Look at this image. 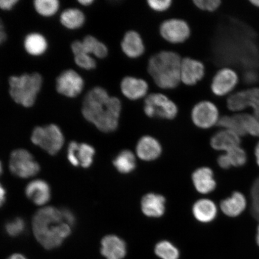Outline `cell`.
<instances>
[{
	"instance_id": "cell-1",
	"label": "cell",
	"mask_w": 259,
	"mask_h": 259,
	"mask_svg": "<svg viewBox=\"0 0 259 259\" xmlns=\"http://www.w3.org/2000/svg\"><path fill=\"white\" fill-rule=\"evenodd\" d=\"M122 103L111 96L102 87H95L84 97L82 114L87 121L103 133H111L118 128L122 112Z\"/></svg>"
},
{
	"instance_id": "cell-2",
	"label": "cell",
	"mask_w": 259,
	"mask_h": 259,
	"mask_svg": "<svg viewBox=\"0 0 259 259\" xmlns=\"http://www.w3.org/2000/svg\"><path fill=\"white\" fill-rule=\"evenodd\" d=\"M32 229L37 241L47 250L60 247L71 234V227L64 222L61 210L53 206L35 213Z\"/></svg>"
},
{
	"instance_id": "cell-3",
	"label": "cell",
	"mask_w": 259,
	"mask_h": 259,
	"mask_svg": "<svg viewBox=\"0 0 259 259\" xmlns=\"http://www.w3.org/2000/svg\"><path fill=\"white\" fill-rule=\"evenodd\" d=\"M182 58L176 52L161 51L151 57L147 70L158 88L171 90L181 83V65Z\"/></svg>"
},
{
	"instance_id": "cell-4",
	"label": "cell",
	"mask_w": 259,
	"mask_h": 259,
	"mask_svg": "<svg viewBox=\"0 0 259 259\" xmlns=\"http://www.w3.org/2000/svg\"><path fill=\"white\" fill-rule=\"evenodd\" d=\"M39 73H24L9 77V95L16 104L26 108L33 106L43 85Z\"/></svg>"
},
{
	"instance_id": "cell-5",
	"label": "cell",
	"mask_w": 259,
	"mask_h": 259,
	"mask_svg": "<svg viewBox=\"0 0 259 259\" xmlns=\"http://www.w3.org/2000/svg\"><path fill=\"white\" fill-rule=\"evenodd\" d=\"M178 107L169 97L161 93H153L144 99V112L149 118L173 120L178 114Z\"/></svg>"
},
{
	"instance_id": "cell-6",
	"label": "cell",
	"mask_w": 259,
	"mask_h": 259,
	"mask_svg": "<svg viewBox=\"0 0 259 259\" xmlns=\"http://www.w3.org/2000/svg\"><path fill=\"white\" fill-rule=\"evenodd\" d=\"M32 143L38 146L51 155H56L63 147L64 138L58 125L51 124L44 127L38 126L32 131Z\"/></svg>"
},
{
	"instance_id": "cell-7",
	"label": "cell",
	"mask_w": 259,
	"mask_h": 259,
	"mask_svg": "<svg viewBox=\"0 0 259 259\" xmlns=\"http://www.w3.org/2000/svg\"><path fill=\"white\" fill-rule=\"evenodd\" d=\"M160 36L167 43L184 44L190 37L192 30L189 23L183 19L173 18L161 22L159 27Z\"/></svg>"
},
{
	"instance_id": "cell-8",
	"label": "cell",
	"mask_w": 259,
	"mask_h": 259,
	"mask_svg": "<svg viewBox=\"0 0 259 259\" xmlns=\"http://www.w3.org/2000/svg\"><path fill=\"white\" fill-rule=\"evenodd\" d=\"M9 167L12 174L22 178L34 177L40 170L39 164L34 160L32 154L23 149L12 152Z\"/></svg>"
},
{
	"instance_id": "cell-9",
	"label": "cell",
	"mask_w": 259,
	"mask_h": 259,
	"mask_svg": "<svg viewBox=\"0 0 259 259\" xmlns=\"http://www.w3.org/2000/svg\"><path fill=\"white\" fill-rule=\"evenodd\" d=\"M191 118L197 127L208 129L218 124L220 118L219 109L214 103L209 100H202L193 107Z\"/></svg>"
},
{
	"instance_id": "cell-10",
	"label": "cell",
	"mask_w": 259,
	"mask_h": 259,
	"mask_svg": "<svg viewBox=\"0 0 259 259\" xmlns=\"http://www.w3.org/2000/svg\"><path fill=\"white\" fill-rule=\"evenodd\" d=\"M85 82L83 77L73 69L63 71L56 79V90L60 95L73 99L83 92Z\"/></svg>"
},
{
	"instance_id": "cell-11",
	"label": "cell",
	"mask_w": 259,
	"mask_h": 259,
	"mask_svg": "<svg viewBox=\"0 0 259 259\" xmlns=\"http://www.w3.org/2000/svg\"><path fill=\"white\" fill-rule=\"evenodd\" d=\"M205 74V65L191 57L182 58L181 65V83L189 87L196 85Z\"/></svg>"
},
{
	"instance_id": "cell-12",
	"label": "cell",
	"mask_w": 259,
	"mask_h": 259,
	"mask_svg": "<svg viewBox=\"0 0 259 259\" xmlns=\"http://www.w3.org/2000/svg\"><path fill=\"white\" fill-rule=\"evenodd\" d=\"M238 82V74L234 70L230 68H223L213 76L210 89L216 96H225L234 90Z\"/></svg>"
},
{
	"instance_id": "cell-13",
	"label": "cell",
	"mask_w": 259,
	"mask_h": 259,
	"mask_svg": "<svg viewBox=\"0 0 259 259\" xmlns=\"http://www.w3.org/2000/svg\"><path fill=\"white\" fill-rule=\"evenodd\" d=\"M150 86L147 81L133 76L123 77L120 83V91L126 99L131 101L145 99L149 95Z\"/></svg>"
},
{
	"instance_id": "cell-14",
	"label": "cell",
	"mask_w": 259,
	"mask_h": 259,
	"mask_svg": "<svg viewBox=\"0 0 259 259\" xmlns=\"http://www.w3.org/2000/svg\"><path fill=\"white\" fill-rule=\"evenodd\" d=\"M95 150L92 145L71 142L68 147L67 158L74 166L88 168L92 166Z\"/></svg>"
},
{
	"instance_id": "cell-15",
	"label": "cell",
	"mask_w": 259,
	"mask_h": 259,
	"mask_svg": "<svg viewBox=\"0 0 259 259\" xmlns=\"http://www.w3.org/2000/svg\"><path fill=\"white\" fill-rule=\"evenodd\" d=\"M72 53L82 51L99 59H104L108 56V47L93 35H88L82 40H75L71 44Z\"/></svg>"
},
{
	"instance_id": "cell-16",
	"label": "cell",
	"mask_w": 259,
	"mask_h": 259,
	"mask_svg": "<svg viewBox=\"0 0 259 259\" xmlns=\"http://www.w3.org/2000/svg\"><path fill=\"white\" fill-rule=\"evenodd\" d=\"M120 46L123 54L131 59H137L145 53L143 38L139 32L134 30L125 32L123 35Z\"/></svg>"
},
{
	"instance_id": "cell-17",
	"label": "cell",
	"mask_w": 259,
	"mask_h": 259,
	"mask_svg": "<svg viewBox=\"0 0 259 259\" xmlns=\"http://www.w3.org/2000/svg\"><path fill=\"white\" fill-rule=\"evenodd\" d=\"M25 194L35 205H44L50 201L51 188L46 181L36 180L31 181L26 187Z\"/></svg>"
},
{
	"instance_id": "cell-18",
	"label": "cell",
	"mask_w": 259,
	"mask_h": 259,
	"mask_svg": "<svg viewBox=\"0 0 259 259\" xmlns=\"http://www.w3.org/2000/svg\"><path fill=\"white\" fill-rule=\"evenodd\" d=\"M137 153L142 160L153 161L160 156L161 146L156 139L146 135L139 139L137 146Z\"/></svg>"
},
{
	"instance_id": "cell-19",
	"label": "cell",
	"mask_w": 259,
	"mask_h": 259,
	"mask_svg": "<svg viewBox=\"0 0 259 259\" xmlns=\"http://www.w3.org/2000/svg\"><path fill=\"white\" fill-rule=\"evenodd\" d=\"M101 253L106 259H122L126 254L124 241L116 235H108L102 239Z\"/></svg>"
},
{
	"instance_id": "cell-20",
	"label": "cell",
	"mask_w": 259,
	"mask_h": 259,
	"mask_svg": "<svg viewBox=\"0 0 259 259\" xmlns=\"http://www.w3.org/2000/svg\"><path fill=\"white\" fill-rule=\"evenodd\" d=\"M241 137L235 133L223 129L213 136L210 139V145L217 151L225 153L241 145Z\"/></svg>"
},
{
	"instance_id": "cell-21",
	"label": "cell",
	"mask_w": 259,
	"mask_h": 259,
	"mask_svg": "<svg viewBox=\"0 0 259 259\" xmlns=\"http://www.w3.org/2000/svg\"><path fill=\"white\" fill-rule=\"evenodd\" d=\"M192 180L194 187L201 194L211 193L217 186L213 171L209 167H200L197 169L193 174Z\"/></svg>"
},
{
	"instance_id": "cell-22",
	"label": "cell",
	"mask_w": 259,
	"mask_h": 259,
	"mask_svg": "<svg viewBox=\"0 0 259 259\" xmlns=\"http://www.w3.org/2000/svg\"><path fill=\"white\" fill-rule=\"evenodd\" d=\"M165 203L166 200L163 196L155 193H148L142 199V212L149 218H160L164 214Z\"/></svg>"
},
{
	"instance_id": "cell-23",
	"label": "cell",
	"mask_w": 259,
	"mask_h": 259,
	"mask_svg": "<svg viewBox=\"0 0 259 259\" xmlns=\"http://www.w3.org/2000/svg\"><path fill=\"white\" fill-rule=\"evenodd\" d=\"M247 206V200L241 192H235L231 197L223 200L220 203L222 212L229 218H236L244 211Z\"/></svg>"
},
{
	"instance_id": "cell-24",
	"label": "cell",
	"mask_w": 259,
	"mask_h": 259,
	"mask_svg": "<svg viewBox=\"0 0 259 259\" xmlns=\"http://www.w3.org/2000/svg\"><path fill=\"white\" fill-rule=\"evenodd\" d=\"M26 53L32 57H40L46 53L48 43L46 37L38 32H31L26 35L24 40Z\"/></svg>"
},
{
	"instance_id": "cell-25",
	"label": "cell",
	"mask_w": 259,
	"mask_h": 259,
	"mask_svg": "<svg viewBox=\"0 0 259 259\" xmlns=\"http://www.w3.org/2000/svg\"><path fill=\"white\" fill-rule=\"evenodd\" d=\"M194 218L199 222L208 223L213 221L218 214V208L214 202L209 199L198 200L193 207Z\"/></svg>"
},
{
	"instance_id": "cell-26",
	"label": "cell",
	"mask_w": 259,
	"mask_h": 259,
	"mask_svg": "<svg viewBox=\"0 0 259 259\" xmlns=\"http://www.w3.org/2000/svg\"><path fill=\"white\" fill-rule=\"evenodd\" d=\"M85 15L77 8L64 10L60 16V21L64 28L70 30H78L85 24Z\"/></svg>"
},
{
	"instance_id": "cell-27",
	"label": "cell",
	"mask_w": 259,
	"mask_h": 259,
	"mask_svg": "<svg viewBox=\"0 0 259 259\" xmlns=\"http://www.w3.org/2000/svg\"><path fill=\"white\" fill-rule=\"evenodd\" d=\"M136 158L134 153L129 150L121 152L113 161L116 169L121 174H129L136 167Z\"/></svg>"
},
{
	"instance_id": "cell-28",
	"label": "cell",
	"mask_w": 259,
	"mask_h": 259,
	"mask_svg": "<svg viewBox=\"0 0 259 259\" xmlns=\"http://www.w3.org/2000/svg\"><path fill=\"white\" fill-rule=\"evenodd\" d=\"M218 125L223 129L235 133L240 137L246 135L243 127L241 114L223 116L220 118Z\"/></svg>"
},
{
	"instance_id": "cell-29",
	"label": "cell",
	"mask_w": 259,
	"mask_h": 259,
	"mask_svg": "<svg viewBox=\"0 0 259 259\" xmlns=\"http://www.w3.org/2000/svg\"><path fill=\"white\" fill-rule=\"evenodd\" d=\"M33 6L38 15L45 18H50L59 11L60 3L58 0H35Z\"/></svg>"
},
{
	"instance_id": "cell-30",
	"label": "cell",
	"mask_w": 259,
	"mask_h": 259,
	"mask_svg": "<svg viewBox=\"0 0 259 259\" xmlns=\"http://www.w3.org/2000/svg\"><path fill=\"white\" fill-rule=\"evenodd\" d=\"M155 252L161 259H178L180 255L178 248L167 241L158 242L155 246Z\"/></svg>"
},
{
	"instance_id": "cell-31",
	"label": "cell",
	"mask_w": 259,
	"mask_h": 259,
	"mask_svg": "<svg viewBox=\"0 0 259 259\" xmlns=\"http://www.w3.org/2000/svg\"><path fill=\"white\" fill-rule=\"evenodd\" d=\"M241 116L246 135L259 138V113L241 114Z\"/></svg>"
},
{
	"instance_id": "cell-32",
	"label": "cell",
	"mask_w": 259,
	"mask_h": 259,
	"mask_svg": "<svg viewBox=\"0 0 259 259\" xmlns=\"http://www.w3.org/2000/svg\"><path fill=\"white\" fill-rule=\"evenodd\" d=\"M227 106L232 111L239 112L247 108V97L245 91L239 92L229 97L227 100Z\"/></svg>"
},
{
	"instance_id": "cell-33",
	"label": "cell",
	"mask_w": 259,
	"mask_h": 259,
	"mask_svg": "<svg viewBox=\"0 0 259 259\" xmlns=\"http://www.w3.org/2000/svg\"><path fill=\"white\" fill-rule=\"evenodd\" d=\"M228 157L231 167H241L247 163V155L240 146L232 149L225 153Z\"/></svg>"
},
{
	"instance_id": "cell-34",
	"label": "cell",
	"mask_w": 259,
	"mask_h": 259,
	"mask_svg": "<svg viewBox=\"0 0 259 259\" xmlns=\"http://www.w3.org/2000/svg\"><path fill=\"white\" fill-rule=\"evenodd\" d=\"M74 55V63L76 66L85 70H92L97 67L95 58L82 51L76 52Z\"/></svg>"
},
{
	"instance_id": "cell-35",
	"label": "cell",
	"mask_w": 259,
	"mask_h": 259,
	"mask_svg": "<svg viewBox=\"0 0 259 259\" xmlns=\"http://www.w3.org/2000/svg\"><path fill=\"white\" fill-rule=\"evenodd\" d=\"M250 201L251 215L259 222V177L254 180L251 187Z\"/></svg>"
},
{
	"instance_id": "cell-36",
	"label": "cell",
	"mask_w": 259,
	"mask_h": 259,
	"mask_svg": "<svg viewBox=\"0 0 259 259\" xmlns=\"http://www.w3.org/2000/svg\"><path fill=\"white\" fill-rule=\"evenodd\" d=\"M25 226L24 220L20 218H18L6 223L5 231L6 234L11 237H17L23 234Z\"/></svg>"
},
{
	"instance_id": "cell-37",
	"label": "cell",
	"mask_w": 259,
	"mask_h": 259,
	"mask_svg": "<svg viewBox=\"0 0 259 259\" xmlns=\"http://www.w3.org/2000/svg\"><path fill=\"white\" fill-rule=\"evenodd\" d=\"M193 3L200 11L213 12L220 8L222 2L220 0H194Z\"/></svg>"
},
{
	"instance_id": "cell-38",
	"label": "cell",
	"mask_w": 259,
	"mask_h": 259,
	"mask_svg": "<svg viewBox=\"0 0 259 259\" xmlns=\"http://www.w3.org/2000/svg\"><path fill=\"white\" fill-rule=\"evenodd\" d=\"M148 8L157 13H163L168 11L172 6L171 0H148Z\"/></svg>"
},
{
	"instance_id": "cell-39",
	"label": "cell",
	"mask_w": 259,
	"mask_h": 259,
	"mask_svg": "<svg viewBox=\"0 0 259 259\" xmlns=\"http://www.w3.org/2000/svg\"><path fill=\"white\" fill-rule=\"evenodd\" d=\"M245 92L248 107H251L254 113H259V89H251Z\"/></svg>"
},
{
	"instance_id": "cell-40",
	"label": "cell",
	"mask_w": 259,
	"mask_h": 259,
	"mask_svg": "<svg viewBox=\"0 0 259 259\" xmlns=\"http://www.w3.org/2000/svg\"><path fill=\"white\" fill-rule=\"evenodd\" d=\"M61 213L64 222L69 225L70 227L74 226L76 223L75 216L73 214V213L70 210L68 209H63L61 210Z\"/></svg>"
},
{
	"instance_id": "cell-41",
	"label": "cell",
	"mask_w": 259,
	"mask_h": 259,
	"mask_svg": "<svg viewBox=\"0 0 259 259\" xmlns=\"http://www.w3.org/2000/svg\"><path fill=\"white\" fill-rule=\"evenodd\" d=\"M19 3V0H0V9L3 11H10Z\"/></svg>"
},
{
	"instance_id": "cell-42",
	"label": "cell",
	"mask_w": 259,
	"mask_h": 259,
	"mask_svg": "<svg viewBox=\"0 0 259 259\" xmlns=\"http://www.w3.org/2000/svg\"><path fill=\"white\" fill-rule=\"evenodd\" d=\"M218 163L219 166L223 169H229L231 167L228 158L225 154L220 155L218 159Z\"/></svg>"
},
{
	"instance_id": "cell-43",
	"label": "cell",
	"mask_w": 259,
	"mask_h": 259,
	"mask_svg": "<svg viewBox=\"0 0 259 259\" xmlns=\"http://www.w3.org/2000/svg\"><path fill=\"white\" fill-rule=\"evenodd\" d=\"M244 78L246 82L252 84L257 82L258 76L257 73H255L254 71H249V72L245 73Z\"/></svg>"
},
{
	"instance_id": "cell-44",
	"label": "cell",
	"mask_w": 259,
	"mask_h": 259,
	"mask_svg": "<svg viewBox=\"0 0 259 259\" xmlns=\"http://www.w3.org/2000/svg\"><path fill=\"white\" fill-rule=\"evenodd\" d=\"M8 38V35L5 31L4 23L0 18V45L5 43Z\"/></svg>"
},
{
	"instance_id": "cell-45",
	"label": "cell",
	"mask_w": 259,
	"mask_h": 259,
	"mask_svg": "<svg viewBox=\"0 0 259 259\" xmlns=\"http://www.w3.org/2000/svg\"><path fill=\"white\" fill-rule=\"evenodd\" d=\"M6 190L5 188L0 184V208L4 205L6 201Z\"/></svg>"
},
{
	"instance_id": "cell-46",
	"label": "cell",
	"mask_w": 259,
	"mask_h": 259,
	"mask_svg": "<svg viewBox=\"0 0 259 259\" xmlns=\"http://www.w3.org/2000/svg\"><path fill=\"white\" fill-rule=\"evenodd\" d=\"M80 5L84 6V7H89L93 5V3L95 2V0H79L77 2Z\"/></svg>"
},
{
	"instance_id": "cell-47",
	"label": "cell",
	"mask_w": 259,
	"mask_h": 259,
	"mask_svg": "<svg viewBox=\"0 0 259 259\" xmlns=\"http://www.w3.org/2000/svg\"><path fill=\"white\" fill-rule=\"evenodd\" d=\"M254 155L255 157V161H256L257 164L259 167V142L255 147Z\"/></svg>"
},
{
	"instance_id": "cell-48",
	"label": "cell",
	"mask_w": 259,
	"mask_h": 259,
	"mask_svg": "<svg viewBox=\"0 0 259 259\" xmlns=\"http://www.w3.org/2000/svg\"><path fill=\"white\" fill-rule=\"evenodd\" d=\"M7 259H27L26 258L24 255H22L21 254H13L11 255V256H9Z\"/></svg>"
},
{
	"instance_id": "cell-49",
	"label": "cell",
	"mask_w": 259,
	"mask_h": 259,
	"mask_svg": "<svg viewBox=\"0 0 259 259\" xmlns=\"http://www.w3.org/2000/svg\"><path fill=\"white\" fill-rule=\"evenodd\" d=\"M250 3L255 7L259 8V0H252V1H250Z\"/></svg>"
},
{
	"instance_id": "cell-50",
	"label": "cell",
	"mask_w": 259,
	"mask_h": 259,
	"mask_svg": "<svg viewBox=\"0 0 259 259\" xmlns=\"http://www.w3.org/2000/svg\"><path fill=\"white\" fill-rule=\"evenodd\" d=\"M256 242L257 245L259 246V225L257 229Z\"/></svg>"
},
{
	"instance_id": "cell-51",
	"label": "cell",
	"mask_w": 259,
	"mask_h": 259,
	"mask_svg": "<svg viewBox=\"0 0 259 259\" xmlns=\"http://www.w3.org/2000/svg\"><path fill=\"white\" fill-rule=\"evenodd\" d=\"M2 172H3V166H2V162L0 161V176H1Z\"/></svg>"
}]
</instances>
